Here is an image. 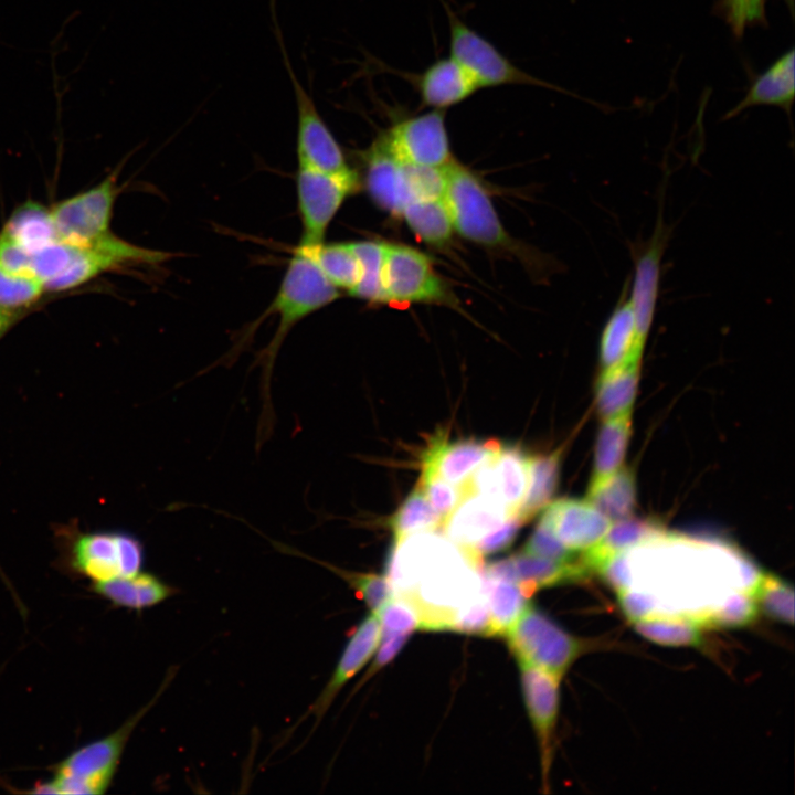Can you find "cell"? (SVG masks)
<instances>
[{
    "label": "cell",
    "instance_id": "6da1fadb",
    "mask_svg": "<svg viewBox=\"0 0 795 795\" xmlns=\"http://www.w3.org/2000/svg\"><path fill=\"white\" fill-rule=\"evenodd\" d=\"M339 297L336 288L320 272L317 264L300 245L294 250L279 288L265 315L274 314L278 318L277 329L257 357V364L263 368L262 396L264 399L263 439H266L267 427L272 428L273 412L271 404L269 383L277 352L292 328L300 320L326 307Z\"/></svg>",
    "mask_w": 795,
    "mask_h": 795
},
{
    "label": "cell",
    "instance_id": "7a4b0ae2",
    "mask_svg": "<svg viewBox=\"0 0 795 795\" xmlns=\"http://www.w3.org/2000/svg\"><path fill=\"white\" fill-rule=\"evenodd\" d=\"M173 675L174 671H169L152 699L117 730L70 753L53 766L52 780L36 784L30 792L65 795L104 794L115 777L125 746L135 728L159 700Z\"/></svg>",
    "mask_w": 795,
    "mask_h": 795
},
{
    "label": "cell",
    "instance_id": "3957f363",
    "mask_svg": "<svg viewBox=\"0 0 795 795\" xmlns=\"http://www.w3.org/2000/svg\"><path fill=\"white\" fill-rule=\"evenodd\" d=\"M62 563L92 583L126 576L142 570L144 547L135 536L116 530L60 531Z\"/></svg>",
    "mask_w": 795,
    "mask_h": 795
},
{
    "label": "cell",
    "instance_id": "277c9868",
    "mask_svg": "<svg viewBox=\"0 0 795 795\" xmlns=\"http://www.w3.org/2000/svg\"><path fill=\"white\" fill-rule=\"evenodd\" d=\"M505 637L518 662L539 668L560 680L590 646L531 604L509 627Z\"/></svg>",
    "mask_w": 795,
    "mask_h": 795
},
{
    "label": "cell",
    "instance_id": "5b68a950",
    "mask_svg": "<svg viewBox=\"0 0 795 795\" xmlns=\"http://www.w3.org/2000/svg\"><path fill=\"white\" fill-rule=\"evenodd\" d=\"M274 2V0H271L273 29H275V38L293 86L296 102V152L298 167L326 172H342L349 170L350 167L346 161L342 148L319 114L311 94L306 89L295 73L277 22Z\"/></svg>",
    "mask_w": 795,
    "mask_h": 795
},
{
    "label": "cell",
    "instance_id": "8992f818",
    "mask_svg": "<svg viewBox=\"0 0 795 795\" xmlns=\"http://www.w3.org/2000/svg\"><path fill=\"white\" fill-rule=\"evenodd\" d=\"M443 200L454 231L464 239L486 246L508 242L486 189L474 173L454 160L446 166Z\"/></svg>",
    "mask_w": 795,
    "mask_h": 795
},
{
    "label": "cell",
    "instance_id": "52a82bcc",
    "mask_svg": "<svg viewBox=\"0 0 795 795\" xmlns=\"http://www.w3.org/2000/svg\"><path fill=\"white\" fill-rule=\"evenodd\" d=\"M358 186V176L351 168L342 172H326L298 167L296 192L301 224L298 244L310 246L322 243L329 224Z\"/></svg>",
    "mask_w": 795,
    "mask_h": 795
},
{
    "label": "cell",
    "instance_id": "ba28073f",
    "mask_svg": "<svg viewBox=\"0 0 795 795\" xmlns=\"http://www.w3.org/2000/svg\"><path fill=\"white\" fill-rule=\"evenodd\" d=\"M444 8L449 26V55L476 81L479 88L502 85L550 84L522 71L497 47L469 28L446 3Z\"/></svg>",
    "mask_w": 795,
    "mask_h": 795
},
{
    "label": "cell",
    "instance_id": "9c48e42d",
    "mask_svg": "<svg viewBox=\"0 0 795 795\" xmlns=\"http://www.w3.org/2000/svg\"><path fill=\"white\" fill-rule=\"evenodd\" d=\"M118 193L116 177L56 202L50 208L60 240L74 246H88L110 232Z\"/></svg>",
    "mask_w": 795,
    "mask_h": 795
},
{
    "label": "cell",
    "instance_id": "30bf717a",
    "mask_svg": "<svg viewBox=\"0 0 795 795\" xmlns=\"http://www.w3.org/2000/svg\"><path fill=\"white\" fill-rule=\"evenodd\" d=\"M383 303H444L445 286L428 257L403 245H384L382 262Z\"/></svg>",
    "mask_w": 795,
    "mask_h": 795
},
{
    "label": "cell",
    "instance_id": "8fae6325",
    "mask_svg": "<svg viewBox=\"0 0 795 795\" xmlns=\"http://www.w3.org/2000/svg\"><path fill=\"white\" fill-rule=\"evenodd\" d=\"M74 246V245H73ZM167 254L134 245L113 233L88 246H74L64 271L44 286L45 293L74 289L106 272L131 264H155Z\"/></svg>",
    "mask_w": 795,
    "mask_h": 795
},
{
    "label": "cell",
    "instance_id": "7c38bea8",
    "mask_svg": "<svg viewBox=\"0 0 795 795\" xmlns=\"http://www.w3.org/2000/svg\"><path fill=\"white\" fill-rule=\"evenodd\" d=\"M382 139L406 165L445 167L453 160L444 110L432 109L405 118L394 124Z\"/></svg>",
    "mask_w": 795,
    "mask_h": 795
},
{
    "label": "cell",
    "instance_id": "4fadbf2b",
    "mask_svg": "<svg viewBox=\"0 0 795 795\" xmlns=\"http://www.w3.org/2000/svg\"><path fill=\"white\" fill-rule=\"evenodd\" d=\"M518 664L523 700L539 745L542 787L548 792L561 680L533 666Z\"/></svg>",
    "mask_w": 795,
    "mask_h": 795
},
{
    "label": "cell",
    "instance_id": "5bb4252c",
    "mask_svg": "<svg viewBox=\"0 0 795 795\" xmlns=\"http://www.w3.org/2000/svg\"><path fill=\"white\" fill-rule=\"evenodd\" d=\"M529 456L515 447H501L488 463L466 481L469 492L500 504L510 516H517L527 494Z\"/></svg>",
    "mask_w": 795,
    "mask_h": 795
},
{
    "label": "cell",
    "instance_id": "9a60e30c",
    "mask_svg": "<svg viewBox=\"0 0 795 795\" xmlns=\"http://www.w3.org/2000/svg\"><path fill=\"white\" fill-rule=\"evenodd\" d=\"M481 575L521 585L530 595L559 584L582 581L591 572L581 556L574 561H555L523 552L481 566Z\"/></svg>",
    "mask_w": 795,
    "mask_h": 795
},
{
    "label": "cell",
    "instance_id": "2e32d148",
    "mask_svg": "<svg viewBox=\"0 0 795 795\" xmlns=\"http://www.w3.org/2000/svg\"><path fill=\"white\" fill-rule=\"evenodd\" d=\"M574 553L595 547L613 522L587 500L562 498L550 502L540 518Z\"/></svg>",
    "mask_w": 795,
    "mask_h": 795
},
{
    "label": "cell",
    "instance_id": "e0dca14e",
    "mask_svg": "<svg viewBox=\"0 0 795 795\" xmlns=\"http://www.w3.org/2000/svg\"><path fill=\"white\" fill-rule=\"evenodd\" d=\"M495 439L448 441L443 432L436 434L424 449L422 470L431 471L454 485L466 483L484 464L490 462L501 449Z\"/></svg>",
    "mask_w": 795,
    "mask_h": 795
},
{
    "label": "cell",
    "instance_id": "ac0fdd59",
    "mask_svg": "<svg viewBox=\"0 0 795 795\" xmlns=\"http://www.w3.org/2000/svg\"><path fill=\"white\" fill-rule=\"evenodd\" d=\"M380 640V623L378 617L371 613L357 626L350 636L329 681L299 722H303L308 716H312L315 722L311 732L317 728L343 686L357 675L374 655Z\"/></svg>",
    "mask_w": 795,
    "mask_h": 795
},
{
    "label": "cell",
    "instance_id": "d6986e66",
    "mask_svg": "<svg viewBox=\"0 0 795 795\" xmlns=\"http://www.w3.org/2000/svg\"><path fill=\"white\" fill-rule=\"evenodd\" d=\"M667 233L664 227L657 229L646 247L636 252L634 256L635 274L627 298L634 314L637 335L644 342L654 320Z\"/></svg>",
    "mask_w": 795,
    "mask_h": 795
},
{
    "label": "cell",
    "instance_id": "ffe728a7",
    "mask_svg": "<svg viewBox=\"0 0 795 795\" xmlns=\"http://www.w3.org/2000/svg\"><path fill=\"white\" fill-rule=\"evenodd\" d=\"M413 84L423 106L444 110L474 95L479 86L473 76L451 55L439 59L415 75H405Z\"/></svg>",
    "mask_w": 795,
    "mask_h": 795
},
{
    "label": "cell",
    "instance_id": "44dd1931",
    "mask_svg": "<svg viewBox=\"0 0 795 795\" xmlns=\"http://www.w3.org/2000/svg\"><path fill=\"white\" fill-rule=\"evenodd\" d=\"M509 517L512 516L500 504L470 492L445 518L441 528L453 543L471 548Z\"/></svg>",
    "mask_w": 795,
    "mask_h": 795
},
{
    "label": "cell",
    "instance_id": "7402d4cb",
    "mask_svg": "<svg viewBox=\"0 0 795 795\" xmlns=\"http://www.w3.org/2000/svg\"><path fill=\"white\" fill-rule=\"evenodd\" d=\"M367 187L374 202L395 215H400L411 201L403 163L389 150L382 137L367 153Z\"/></svg>",
    "mask_w": 795,
    "mask_h": 795
},
{
    "label": "cell",
    "instance_id": "603a6c76",
    "mask_svg": "<svg viewBox=\"0 0 795 795\" xmlns=\"http://www.w3.org/2000/svg\"><path fill=\"white\" fill-rule=\"evenodd\" d=\"M92 591L116 607L142 611L156 606L177 593L157 575L137 573L92 583Z\"/></svg>",
    "mask_w": 795,
    "mask_h": 795
},
{
    "label": "cell",
    "instance_id": "cb8c5ba5",
    "mask_svg": "<svg viewBox=\"0 0 795 795\" xmlns=\"http://www.w3.org/2000/svg\"><path fill=\"white\" fill-rule=\"evenodd\" d=\"M643 353L603 369L595 386V404L603 420L632 413Z\"/></svg>",
    "mask_w": 795,
    "mask_h": 795
},
{
    "label": "cell",
    "instance_id": "d4e9b609",
    "mask_svg": "<svg viewBox=\"0 0 795 795\" xmlns=\"http://www.w3.org/2000/svg\"><path fill=\"white\" fill-rule=\"evenodd\" d=\"M794 50L785 52L752 83L744 98L731 109L725 118L756 105H773L789 109L794 100Z\"/></svg>",
    "mask_w": 795,
    "mask_h": 795
},
{
    "label": "cell",
    "instance_id": "484cf974",
    "mask_svg": "<svg viewBox=\"0 0 795 795\" xmlns=\"http://www.w3.org/2000/svg\"><path fill=\"white\" fill-rule=\"evenodd\" d=\"M660 521L654 518H626L612 524L604 538L581 554L585 566L596 571L614 555L649 541L665 532Z\"/></svg>",
    "mask_w": 795,
    "mask_h": 795
},
{
    "label": "cell",
    "instance_id": "4316f807",
    "mask_svg": "<svg viewBox=\"0 0 795 795\" xmlns=\"http://www.w3.org/2000/svg\"><path fill=\"white\" fill-rule=\"evenodd\" d=\"M0 235L29 255L60 240L50 208L35 201H28L17 206Z\"/></svg>",
    "mask_w": 795,
    "mask_h": 795
},
{
    "label": "cell",
    "instance_id": "83f0119b",
    "mask_svg": "<svg viewBox=\"0 0 795 795\" xmlns=\"http://www.w3.org/2000/svg\"><path fill=\"white\" fill-rule=\"evenodd\" d=\"M645 342L636 331L635 318L628 298H621L601 335L600 362L602 370L628 357L643 353Z\"/></svg>",
    "mask_w": 795,
    "mask_h": 795
},
{
    "label": "cell",
    "instance_id": "f1b7e54d",
    "mask_svg": "<svg viewBox=\"0 0 795 795\" xmlns=\"http://www.w3.org/2000/svg\"><path fill=\"white\" fill-rule=\"evenodd\" d=\"M586 500L612 522L632 517L636 507L633 470L621 467L607 477L591 479Z\"/></svg>",
    "mask_w": 795,
    "mask_h": 795
},
{
    "label": "cell",
    "instance_id": "f546056e",
    "mask_svg": "<svg viewBox=\"0 0 795 795\" xmlns=\"http://www.w3.org/2000/svg\"><path fill=\"white\" fill-rule=\"evenodd\" d=\"M562 449L529 456V481L523 502L517 513L522 523L545 508L554 496L560 475Z\"/></svg>",
    "mask_w": 795,
    "mask_h": 795
},
{
    "label": "cell",
    "instance_id": "4dcf8cb0",
    "mask_svg": "<svg viewBox=\"0 0 795 795\" xmlns=\"http://www.w3.org/2000/svg\"><path fill=\"white\" fill-rule=\"evenodd\" d=\"M632 623L639 635L664 646H699L703 640L704 627L685 615L653 614Z\"/></svg>",
    "mask_w": 795,
    "mask_h": 795
},
{
    "label": "cell",
    "instance_id": "1f68e13d",
    "mask_svg": "<svg viewBox=\"0 0 795 795\" xmlns=\"http://www.w3.org/2000/svg\"><path fill=\"white\" fill-rule=\"evenodd\" d=\"M400 216L418 239L435 246L446 244L454 231L443 198L411 200Z\"/></svg>",
    "mask_w": 795,
    "mask_h": 795
},
{
    "label": "cell",
    "instance_id": "d6a6232c",
    "mask_svg": "<svg viewBox=\"0 0 795 795\" xmlns=\"http://www.w3.org/2000/svg\"><path fill=\"white\" fill-rule=\"evenodd\" d=\"M630 433V413L605 420L596 438L592 479L607 477L622 467Z\"/></svg>",
    "mask_w": 795,
    "mask_h": 795
},
{
    "label": "cell",
    "instance_id": "836d02e7",
    "mask_svg": "<svg viewBox=\"0 0 795 795\" xmlns=\"http://www.w3.org/2000/svg\"><path fill=\"white\" fill-rule=\"evenodd\" d=\"M300 245V244H298ZM324 276L338 289L351 293L360 279V263L351 243L300 245Z\"/></svg>",
    "mask_w": 795,
    "mask_h": 795
},
{
    "label": "cell",
    "instance_id": "e575fe53",
    "mask_svg": "<svg viewBox=\"0 0 795 795\" xmlns=\"http://www.w3.org/2000/svg\"><path fill=\"white\" fill-rule=\"evenodd\" d=\"M483 591L485 593L494 636H505L509 627L530 604V594L513 582L491 580L484 577Z\"/></svg>",
    "mask_w": 795,
    "mask_h": 795
},
{
    "label": "cell",
    "instance_id": "d590c367",
    "mask_svg": "<svg viewBox=\"0 0 795 795\" xmlns=\"http://www.w3.org/2000/svg\"><path fill=\"white\" fill-rule=\"evenodd\" d=\"M442 522L423 490L416 485L389 518L388 526L393 533L394 542H398L415 533L433 532L442 527Z\"/></svg>",
    "mask_w": 795,
    "mask_h": 795
},
{
    "label": "cell",
    "instance_id": "8d00e7d4",
    "mask_svg": "<svg viewBox=\"0 0 795 795\" xmlns=\"http://www.w3.org/2000/svg\"><path fill=\"white\" fill-rule=\"evenodd\" d=\"M274 545L286 553L311 560L335 572L347 582V584L353 590L358 597L367 604L373 614L379 612L380 608L394 596L393 586L386 575L343 570L329 563L315 560L312 556L299 552L292 547L279 544L277 542H274Z\"/></svg>",
    "mask_w": 795,
    "mask_h": 795
},
{
    "label": "cell",
    "instance_id": "74e56055",
    "mask_svg": "<svg viewBox=\"0 0 795 795\" xmlns=\"http://www.w3.org/2000/svg\"><path fill=\"white\" fill-rule=\"evenodd\" d=\"M759 611L778 622L794 623L793 586L770 573L760 572L749 590Z\"/></svg>",
    "mask_w": 795,
    "mask_h": 795
},
{
    "label": "cell",
    "instance_id": "f35d334b",
    "mask_svg": "<svg viewBox=\"0 0 795 795\" xmlns=\"http://www.w3.org/2000/svg\"><path fill=\"white\" fill-rule=\"evenodd\" d=\"M351 244L360 263V279L350 294L371 303H383L381 275L385 244L373 241Z\"/></svg>",
    "mask_w": 795,
    "mask_h": 795
},
{
    "label": "cell",
    "instance_id": "ab89813d",
    "mask_svg": "<svg viewBox=\"0 0 795 795\" xmlns=\"http://www.w3.org/2000/svg\"><path fill=\"white\" fill-rule=\"evenodd\" d=\"M45 293L43 284L30 275L17 274L0 263V306L33 308Z\"/></svg>",
    "mask_w": 795,
    "mask_h": 795
},
{
    "label": "cell",
    "instance_id": "60d3db41",
    "mask_svg": "<svg viewBox=\"0 0 795 795\" xmlns=\"http://www.w3.org/2000/svg\"><path fill=\"white\" fill-rule=\"evenodd\" d=\"M759 615V608L749 590L730 594L704 618L707 627H742L750 625Z\"/></svg>",
    "mask_w": 795,
    "mask_h": 795
},
{
    "label": "cell",
    "instance_id": "b9f144b4",
    "mask_svg": "<svg viewBox=\"0 0 795 795\" xmlns=\"http://www.w3.org/2000/svg\"><path fill=\"white\" fill-rule=\"evenodd\" d=\"M374 615L380 623L381 637L411 635L414 630L421 629L418 611L411 601L401 595L394 594Z\"/></svg>",
    "mask_w": 795,
    "mask_h": 795
},
{
    "label": "cell",
    "instance_id": "7bdbcfd3",
    "mask_svg": "<svg viewBox=\"0 0 795 795\" xmlns=\"http://www.w3.org/2000/svg\"><path fill=\"white\" fill-rule=\"evenodd\" d=\"M417 485L442 521L469 494L466 483L454 485L426 470H422Z\"/></svg>",
    "mask_w": 795,
    "mask_h": 795
},
{
    "label": "cell",
    "instance_id": "ee69618b",
    "mask_svg": "<svg viewBox=\"0 0 795 795\" xmlns=\"http://www.w3.org/2000/svg\"><path fill=\"white\" fill-rule=\"evenodd\" d=\"M403 169L411 200L443 198L446 186V166L426 167L403 163Z\"/></svg>",
    "mask_w": 795,
    "mask_h": 795
},
{
    "label": "cell",
    "instance_id": "f6af8a7d",
    "mask_svg": "<svg viewBox=\"0 0 795 795\" xmlns=\"http://www.w3.org/2000/svg\"><path fill=\"white\" fill-rule=\"evenodd\" d=\"M448 630L475 636H494L484 591L454 614Z\"/></svg>",
    "mask_w": 795,
    "mask_h": 795
},
{
    "label": "cell",
    "instance_id": "bcb514c9",
    "mask_svg": "<svg viewBox=\"0 0 795 795\" xmlns=\"http://www.w3.org/2000/svg\"><path fill=\"white\" fill-rule=\"evenodd\" d=\"M521 552L555 561L568 562L577 559V553L570 551L565 545H563L551 531L549 526L541 519L524 543Z\"/></svg>",
    "mask_w": 795,
    "mask_h": 795
},
{
    "label": "cell",
    "instance_id": "7dc6e473",
    "mask_svg": "<svg viewBox=\"0 0 795 795\" xmlns=\"http://www.w3.org/2000/svg\"><path fill=\"white\" fill-rule=\"evenodd\" d=\"M765 0H723L725 18L735 35L740 36L744 30L764 20Z\"/></svg>",
    "mask_w": 795,
    "mask_h": 795
},
{
    "label": "cell",
    "instance_id": "c3c4849f",
    "mask_svg": "<svg viewBox=\"0 0 795 795\" xmlns=\"http://www.w3.org/2000/svg\"><path fill=\"white\" fill-rule=\"evenodd\" d=\"M522 524L517 516L509 517L500 527L485 536L471 548L465 549L470 550L480 559L487 554L500 552L512 544Z\"/></svg>",
    "mask_w": 795,
    "mask_h": 795
},
{
    "label": "cell",
    "instance_id": "681fc988",
    "mask_svg": "<svg viewBox=\"0 0 795 795\" xmlns=\"http://www.w3.org/2000/svg\"><path fill=\"white\" fill-rule=\"evenodd\" d=\"M409 638L410 635L407 634L381 637L379 646L374 653V658L356 689L362 686L383 667L389 665L398 656Z\"/></svg>",
    "mask_w": 795,
    "mask_h": 795
},
{
    "label": "cell",
    "instance_id": "f907efd6",
    "mask_svg": "<svg viewBox=\"0 0 795 795\" xmlns=\"http://www.w3.org/2000/svg\"><path fill=\"white\" fill-rule=\"evenodd\" d=\"M33 308H6L0 306V340Z\"/></svg>",
    "mask_w": 795,
    "mask_h": 795
}]
</instances>
